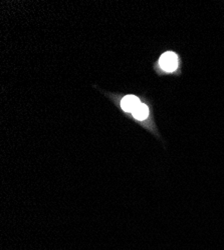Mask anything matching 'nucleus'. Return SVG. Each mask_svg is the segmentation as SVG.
I'll return each mask as SVG.
<instances>
[{
  "instance_id": "3",
  "label": "nucleus",
  "mask_w": 224,
  "mask_h": 250,
  "mask_svg": "<svg viewBox=\"0 0 224 250\" xmlns=\"http://www.w3.org/2000/svg\"><path fill=\"white\" fill-rule=\"evenodd\" d=\"M133 113V116L138 119V120H144L148 117V114H149V109L147 107V105H145V104H142L140 103L138 107H136V109L132 112Z\"/></svg>"
},
{
  "instance_id": "2",
  "label": "nucleus",
  "mask_w": 224,
  "mask_h": 250,
  "mask_svg": "<svg viewBox=\"0 0 224 250\" xmlns=\"http://www.w3.org/2000/svg\"><path fill=\"white\" fill-rule=\"evenodd\" d=\"M140 104V100L134 95L125 96L121 101V106L126 112H133Z\"/></svg>"
},
{
  "instance_id": "1",
  "label": "nucleus",
  "mask_w": 224,
  "mask_h": 250,
  "mask_svg": "<svg viewBox=\"0 0 224 250\" xmlns=\"http://www.w3.org/2000/svg\"><path fill=\"white\" fill-rule=\"evenodd\" d=\"M159 64L163 70L167 72L175 71L178 66L177 55L171 51L163 53L159 59Z\"/></svg>"
}]
</instances>
